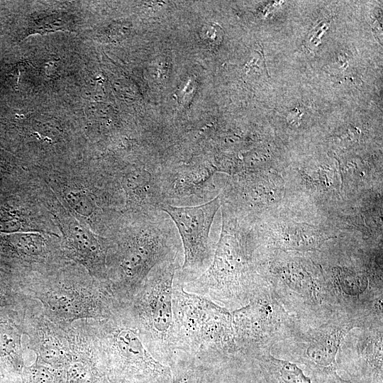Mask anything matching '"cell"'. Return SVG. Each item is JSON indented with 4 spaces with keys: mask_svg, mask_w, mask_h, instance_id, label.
<instances>
[{
    "mask_svg": "<svg viewBox=\"0 0 383 383\" xmlns=\"http://www.w3.org/2000/svg\"><path fill=\"white\" fill-rule=\"evenodd\" d=\"M172 309L174 354L194 358L202 373L238 360L240 353L230 310L187 292L175 276Z\"/></svg>",
    "mask_w": 383,
    "mask_h": 383,
    "instance_id": "obj_1",
    "label": "cell"
},
{
    "mask_svg": "<svg viewBox=\"0 0 383 383\" xmlns=\"http://www.w3.org/2000/svg\"><path fill=\"white\" fill-rule=\"evenodd\" d=\"M162 212L145 211L140 226L108 253V282L120 304L131 301L155 266L182 257L172 223Z\"/></svg>",
    "mask_w": 383,
    "mask_h": 383,
    "instance_id": "obj_2",
    "label": "cell"
},
{
    "mask_svg": "<svg viewBox=\"0 0 383 383\" xmlns=\"http://www.w3.org/2000/svg\"><path fill=\"white\" fill-rule=\"evenodd\" d=\"M95 321L91 326L106 360L109 383H172L170 367L148 352L126 305Z\"/></svg>",
    "mask_w": 383,
    "mask_h": 383,
    "instance_id": "obj_3",
    "label": "cell"
},
{
    "mask_svg": "<svg viewBox=\"0 0 383 383\" xmlns=\"http://www.w3.org/2000/svg\"><path fill=\"white\" fill-rule=\"evenodd\" d=\"M183 257L155 266L141 284L131 301L126 304L144 345L163 365L172 363V289L176 272Z\"/></svg>",
    "mask_w": 383,
    "mask_h": 383,
    "instance_id": "obj_4",
    "label": "cell"
},
{
    "mask_svg": "<svg viewBox=\"0 0 383 383\" xmlns=\"http://www.w3.org/2000/svg\"><path fill=\"white\" fill-rule=\"evenodd\" d=\"M251 250L245 240L223 227L212 261L199 277L184 284V289L233 310L246 305L260 286L253 275Z\"/></svg>",
    "mask_w": 383,
    "mask_h": 383,
    "instance_id": "obj_5",
    "label": "cell"
},
{
    "mask_svg": "<svg viewBox=\"0 0 383 383\" xmlns=\"http://www.w3.org/2000/svg\"><path fill=\"white\" fill-rule=\"evenodd\" d=\"M221 206V199L218 195L199 205L177 206L164 204L159 207L172 220L181 238L183 261L175 277L184 284L199 277L212 261L214 250L209 233Z\"/></svg>",
    "mask_w": 383,
    "mask_h": 383,
    "instance_id": "obj_6",
    "label": "cell"
},
{
    "mask_svg": "<svg viewBox=\"0 0 383 383\" xmlns=\"http://www.w3.org/2000/svg\"><path fill=\"white\" fill-rule=\"evenodd\" d=\"M231 313L235 342L244 360L271 350L290 324L277 299L260 286L246 305Z\"/></svg>",
    "mask_w": 383,
    "mask_h": 383,
    "instance_id": "obj_7",
    "label": "cell"
},
{
    "mask_svg": "<svg viewBox=\"0 0 383 383\" xmlns=\"http://www.w3.org/2000/svg\"><path fill=\"white\" fill-rule=\"evenodd\" d=\"M35 294L48 320L61 328L79 319L106 318L120 304L106 282L89 289L77 285L51 286Z\"/></svg>",
    "mask_w": 383,
    "mask_h": 383,
    "instance_id": "obj_8",
    "label": "cell"
},
{
    "mask_svg": "<svg viewBox=\"0 0 383 383\" xmlns=\"http://www.w3.org/2000/svg\"><path fill=\"white\" fill-rule=\"evenodd\" d=\"M359 321L335 318L301 335L295 360L319 383H348L338 373L337 356L346 335Z\"/></svg>",
    "mask_w": 383,
    "mask_h": 383,
    "instance_id": "obj_9",
    "label": "cell"
},
{
    "mask_svg": "<svg viewBox=\"0 0 383 383\" xmlns=\"http://www.w3.org/2000/svg\"><path fill=\"white\" fill-rule=\"evenodd\" d=\"M70 360L65 368V383H109L106 360L91 326L89 335L65 328Z\"/></svg>",
    "mask_w": 383,
    "mask_h": 383,
    "instance_id": "obj_10",
    "label": "cell"
},
{
    "mask_svg": "<svg viewBox=\"0 0 383 383\" xmlns=\"http://www.w3.org/2000/svg\"><path fill=\"white\" fill-rule=\"evenodd\" d=\"M216 171L213 165L204 162L159 172L162 204L172 205L192 198L206 199L213 187V177Z\"/></svg>",
    "mask_w": 383,
    "mask_h": 383,
    "instance_id": "obj_11",
    "label": "cell"
},
{
    "mask_svg": "<svg viewBox=\"0 0 383 383\" xmlns=\"http://www.w3.org/2000/svg\"><path fill=\"white\" fill-rule=\"evenodd\" d=\"M23 304L0 308V373L21 376L25 366L22 348Z\"/></svg>",
    "mask_w": 383,
    "mask_h": 383,
    "instance_id": "obj_12",
    "label": "cell"
},
{
    "mask_svg": "<svg viewBox=\"0 0 383 383\" xmlns=\"http://www.w3.org/2000/svg\"><path fill=\"white\" fill-rule=\"evenodd\" d=\"M25 333L31 335L36 357L51 367L65 370L70 360L68 340L64 328L49 320L36 318L31 323L24 314Z\"/></svg>",
    "mask_w": 383,
    "mask_h": 383,
    "instance_id": "obj_13",
    "label": "cell"
},
{
    "mask_svg": "<svg viewBox=\"0 0 383 383\" xmlns=\"http://www.w3.org/2000/svg\"><path fill=\"white\" fill-rule=\"evenodd\" d=\"M279 279L293 294L307 304L322 306L330 293L321 282L306 267L298 262H289L276 269Z\"/></svg>",
    "mask_w": 383,
    "mask_h": 383,
    "instance_id": "obj_14",
    "label": "cell"
},
{
    "mask_svg": "<svg viewBox=\"0 0 383 383\" xmlns=\"http://www.w3.org/2000/svg\"><path fill=\"white\" fill-rule=\"evenodd\" d=\"M358 367L367 383H382V324L370 326L357 343Z\"/></svg>",
    "mask_w": 383,
    "mask_h": 383,
    "instance_id": "obj_15",
    "label": "cell"
},
{
    "mask_svg": "<svg viewBox=\"0 0 383 383\" xmlns=\"http://www.w3.org/2000/svg\"><path fill=\"white\" fill-rule=\"evenodd\" d=\"M250 360L257 363L267 383H311V378L296 363L274 357L270 350Z\"/></svg>",
    "mask_w": 383,
    "mask_h": 383,
    "instance_id": "obj_16",
    "label": "cell"
},
{
    "mask_svg": "<svg viewBox=\"0 0 383 383\" xmlns=\"http://www.w3.org/2000/svg\"><path fill=\"white\" fill-rule=\"evenodd\" d=\"M22 383H65V371L58 370L36 357L31 365H25L21 374Z\"/></svg>",
    "mask_w": 383,
    "mask_h": 383,
    "instance_id": "obj_17",
    "label": "cell"
},
{
    "mask_svg": "<svg viewBox=\"0 0 383 383\" xmlns=\"http://www.w3.org/2000/svg\"><path fill=\"white\" fill-rule=\"evenodd\" d=\"M172 383H202V374L192 357L175 353L172 363Z\"/></svg>",
    "mask_w": 383,
    "mask_h": 383,
    "instance_id": "obj_18",
    "label": "cell"
},
{
    "mask_svg": "<svg viewBox=\"0 0 383 383\" xmlns=\"http://www.w3.org/2000/svg\"><path fill=\"white\" fill-rule=\"evenodd\" d=\"M25 299L26 296L18 284L0 270V308L18 306Z\"/></svg>",
    "mask_w": 383,
    "mask_h": 383,
    "instance_id": "obj_19",
    "label": "cell"
},
{
    "mask_svg": "<svg viewBox=\"0 0 383 383\" xmlns=\"http://www.w3.org/2000/svg\"><path fill=\"white\" fill-rule=\"evenodd\" d=\"M66 197L70 205L81 214L88 215L91 213L93 210L91 201L83 193L70 192Z\"/></svg>",
    "mask_w": 383,
    "mask_h": 383,
    "instance_id": "obj_20",
    "label": "cell"
},
{
    "mask_svg": "<svg viewBox=\"0 0 383 383\" xmlns=\"http://www.w3.org/2000/svg\"><path fill=\"white\" fill-rule=\"evenodd\" d=\"M0 383H22L21 376L5 375L0 373Z\"/></svg>",
    "mask_w": 383,
    "mask_h": 383,
    "instance_id": "obj_21",
    "label": "cell"
}]
</instances>
